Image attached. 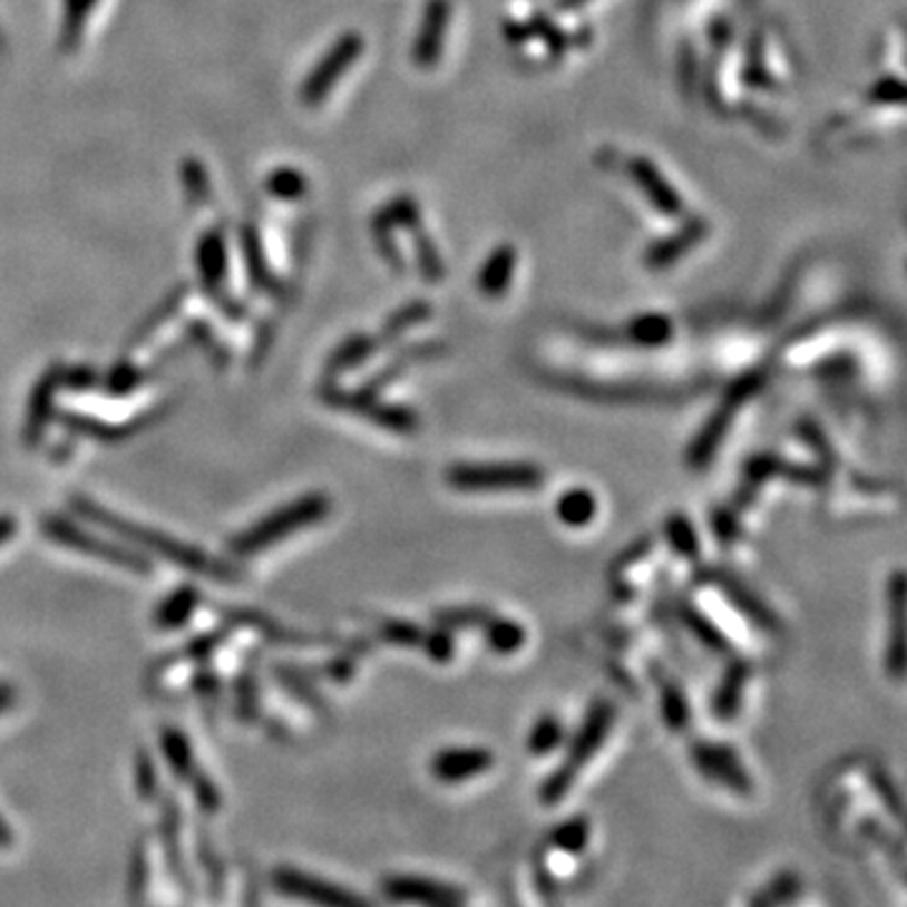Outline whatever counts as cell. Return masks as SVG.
Listing matches in <instances>:
<instances>
[{"label": "cell", "instance_id": "1", "mask_svg": "<svg viewBox=\"0 0 907 907\" xmlns=\"http://www.w3.org/2000/svg\"><path fill=\"white\" fill-rule=\"evenodd\" d=\"M69 505L76 515L89 519L91 525H99L101 529H106V533L124 539V543L137 545L142 553L167 559L169 565L179 567V570L195 573V575L209 577V581H220V583H237L245 577V573L240 570L237 565L212 557L209 553H205V549L192 547L187 543H182V539H177V537H169L164 533H157V529L131 523V519H127V517H119L117 513L106 509L91 497L74 495L69 499Z\"/></svg>", "mask_w": 907, "mask_h": 907}, {"label": "cell", "instance_id": "2", "mask_svg": "<svg viewBox=\"0 0 907 907\" xmlns=\"http://www.w3.org/2000/svg\"><path fill=\"white\" fill-rule=\"evenodd\" d=\"M615 716H617L615 703L607 699H597L593 706L587 709L581 729L575 731L570 744H567V754L559 761V767L553 774L543 781V787H539V802L555 807L570 794L577 777L583 774V769L591 764L597 751L603 749L605 739L611 737Z\"/></svg>", "mask_w": 907, "mask_h": 907}, {"label": "cell", "instance_id": "3", "mask_svg": "<svg viewBox=\"0 0 907 907\" xmlns=\"http://www.w3.org/2000/svg\"><path fill=\"white\" fill-rule=\"evenodd\" d=\"M331 509L333 501L325 491H308V495L293 499L291 505L277 507L275 513L257 519L253 527H247L245 533L230 539L227 543L230 555L253 557L257 553H263V549H270L275 543H280V539L323 523V519L331 515Z\"/></svg>", "mask_w": 907, "mask_h": 907}, {"label": "cell", "instance_id": "4", "mask_svg": "<svg viewBox=\"0 0 907 907\" xmlns=\"http://www.w3.org/2000/svg\"><path fill=\"white\" fill-rule=\"evenodd\" d=\"M451 489L465 495H501V491H537L545 471L533 461H457L447 469Z\"/></svg>", "mask_w": 907, "mask_h": 907}, {"label": "cell", "instance_id": "5", "mask_svg": "<svg viewBox=\"0 0 907 907\" xmlns=\"http://www.w3.org/2000/svg\"><path fill=\"white\" fill-rule=\"evenodd\" d=\"M38 533H41L46 539H51L53 545L71 549V553L106 559L109 565L121 567V570H129L134 575H152V570H154L149 559L144 557L139 549L94 535V533H89V529H84L81 525H76L74 519L64 517V515H43L41 519H38Z\"/></svg>", "mask_w": 907, "mask_h": 907}, {"label": "cell", "instance_id": "6", "mask_svg": "<svg viewBox=\"0 0 907 907\" xmlns=\"http://www.w3.org/2000/svg\"><path fill=\"white\" fill-rule=\"evenodd\" d=\"M761 386H764V376L761 371H749L741 376L739 381L731 383V389L723 396V401L716 407V411L711 413L709 421L703 423L701 431L693 437L691 447L686 451V461L693 469H706L713 457H716L723 439L731 431L733 421H737V413L744 409V403L754 396Z\"/></svg>", "mask_w": 907, "mask_h": 907}, {"label": "cell", "instance_id": "7", "mask_svg": "<svg viewBox=\"0 0 907 907\" xmlns=\"http://www.w3.org/2000/svg\"><path fill=\"white\" fill-rule=\"evenodd\" d=\"M321 399L325 407L338 409V411H349L353 417H365L376 427H381L391 433H399V437H411V433L419 431V413L401 407V403H386L381 399H376V393L371 391H349L341 389V386H325L321 391Z\"/></svg>", "mask_w": 907, "mask_h": 907}, {"label": "cell", "instance_id": "8", "mask_svg": "<svg viewBox=\"0 0 907 907\" xmlns=\"http://www.w3.org/2000/svg\"><path fill=\"white\" fill-rule=\"evenodd\" d=\"M691 759L701 777H706L713 784L731 791V794L737 797L754 794V779H751L744 761H741L737 751L731 749V744L711 739H696L691 744Z\"/></svg>", "mask_w": 907, "mask_h": 907}, {"label": "cell", "instance_id": "9", "mask_svg": "<svg viewBox=\"0 0 907 907\" xmlns=\"http://www.w3.org/2000/svg\"><path fill=\"white\" fill-rule=\"evenodd\" d=\"M701 581L716 587V591L731 603L733 611L744 615L747 621L751 625H757L759 631H764V633L781 631L779 615L771 611V607L761 601V597L751 591L744 581H739L733 573L721 570V567H709V570L701 573Z\"/></svg>", "mask_w": 907, "mask_h": 907}, {"label": "cell", "instance_id": "10", "mask_svg": "<svg viewBox=\"0 0 907 907\" xmlns=\"http://www.w3.org/2000/svg\"><path fill=\"white\" fill-rule=\"evenodd\" d=\"M270 882H273V887L280 895L298 897V900H305V903L328 905V907L369 905L365 897L343 890V887L321 880V877L293 870V867H277V870H273V875H270Z\"/></svg>", "mask_w": 907, "mask_h": 907}, {"label": "cell", "instance_id": "11", "mask_svg": "<svg viewBox=\"0 0 907 907\" xmlns=\"http://www.w3.org/2000/svg\"><path fill=\"white\" fill-rule=\"evenodd\" d=\"M383 895L393 903H419L433 907H454L467 900V895L449 882L431 880L421 875H389L381 882Z\"/></svg>", "mask_w": 907, "mask_h": 907}, {"label": "cell", "instance_id": "12", "mask_svg": "<svg viewBox=\"0 0 907 907\" xmlns=\"http://www.w3.org/2000/svg\"><path fill=\"white\" fill-rule=\"evenodd\" d=\"M771 477H789L794 479L797 485L817 487L819 481H822V471L815 467L794 465V461H784L779 459L777 454H759V457L749 459V465L744 467V481H741V489L737 495L739 507H749L751 497H754L759 487L767 485Z\"/></svg>", "mask_w": 907, "mask_h": 907}, {"label": "cell", "instance_id": "13", "mask_svg": "<svg viewBox=\"0 0 907 907\" xmlns=\"http://www.w3.org/2000/svg\"><path fill=\"white\" fill-rule=\"evenodd\" d=\"M159 837H162L164 860H167L169 875L175 877L179 890H185V895L192 900V895H195V880H192V872L185 860V849H182V812H179L177 799L172 794L162 797Z\"/></svg>", "mask_w": 907, "mask_h": 907}, {"label": "cell", "instance_id": "14", "mask_svg": "<svg viewBox=\"0 0 907 907\" xmlns=\"http://www.w3.org/2000/svg\"><path fill=\"white\" fill-rule=\"evenodd\" d=\"M220 615L230 628H245L257 633L260 638L273 645H291V648H305V645H315V635H308L303 631H293L283 625L275 617H270L260 611H247V607H220Z\"/></svg>", "mask_w": 907, "mask_h": 907}, {"label": "cell", "instance_id": "15", "mask_svg": "<svg viewBox=\"0 0 907 907\" xmlns=\"http://www.w3.org/2000/svg\"><path fill=\"white\" fill-rule=\"evenodd\" d=\"M495 767V754L481 747L441 749L431 759V774L441 784H461Z\"/></svg>", "mask_w": 907, "mask_h": 907}, {"label": "cell", "instance_id": "16", "mask_svg": "<svg viewBox=\"0 0 907 907\" xmlns=\"http://www.w3.org/2000/svg\"><path fill=\"white\" fill-rule=\"evenodd\" d=\"M709 230H711L709 220H703V217H691L686 222H681L679 230H673L671 235L655 240V243L645 250L643 265L648 270H655V273L673 267L681 257H686L691 250L709 235Z\"/></svg>", "mask_w": 907, "mask_h": 907}, {"label": "cell", "instance_id": "17", "mask_svg": "<svg viewBox=\"0 0 907 907\" xmlns=\"http://www.w3.org/2000/svg\"><path fill=\"white\" fill-rule=\"evenodd\" d=\"M451 21V0H429L423 8V18L413 41V64L419 69H433L439 64L443 51V38H447Z\"/></svg>", "mask_w": 907, "mask_h": 907}, {"label": "cell", "instance_id": "18", "mask_svg": "<svg viewBox=\"0 0 907 907\" xmlns=\"http://www.w3.org/2000/svg\"><path fill=\"white\" fill-rule=\"evenodd\" d=\"M159 413L162 411H152V413H144V417H137L131 421L111 423V421H104V419H96V417H86V413L66 411V413H61V427L66 431L76 433V437H86V439L104 441V443H117V441L137 437L142 429H147L149 423H154L159 419Z\"/></svg>", "mask_w": 907, "mask_h": 907}, {"label": "cell", "instance_id": "19", "mask_svg": "<svg viewBox=\"0 0 907 907\" xmlns=\"http://www.w3.org/2000/svg\"><path fill=\"white\" fill-rule=\"evenodd\" d=\"M628 172L645 197H648L651 205L661 212L665 217H681L683 215V199L669 179L661 175V169L655 167L651 159L635 157L628 164Z\"/></svg>", "mask_w": 907, "mask_h": 907}, {"label": "cell", "instance_id": "20", "mask_svg": "<svg viewBox=\"0 0 907 907\" xmlns=\"http://www.w3.org/2000/svg\"><path fill=\"white\" fill-rule=\"evenodd\" d=\"M729 665L723 671L716 691H713L711 711L719 721H731L739 716L741 706H744L747 686L751 681V673H754V665L747 659H737V655H729Z\"/></svg>", "mask_w": 907, "mask_h": 907}, {"label": "cell", "instance_id": "21", "mask_svg": "<svg viewBox=\"0 0 907 907\" xmlns=\"http://www.w3.org/2000/svg\"><path fill=\"white\" fill-rule=\"evenodd\" d=\"M59 386H61L59 369H51L41 381L36 383L31 401H28L26 423H23V443L28 449H36L46 437L48 423H51V417H53V396H56V391H59Z\"/></svg>", "mask_w": 907, "mask_h": 907}, {"label": "cell", "instance_id": "22", "mask_svg": "<svg viewBox=\"0 0 907 907\" xmlns=\"http://www.w3.org/2000/svg\"><path fill=\"white\" fill-rule=\"evenodd\" d=\"M887 601H890V621H893V635L887 641L885 651V671L893 679H903L905 673V645H903V631H905V575L897 570L893 575L890 585H887Z\"/></svg>", "mask_w": 907, "mask_h": 907}, {"label": "cell", "instance_id": "23", "mask_svg": "<svg viewBox=\"0 0 907 907\" xmlns=\"http://www.w3.org/2000/svg\"><path fill=\"white\" fill-rule=\"evenodd\" d=\"M515 267H517L515 245H509V243L497 245L495 250H491L477 275L479 293H485L487 298L505 295L509 291V283H513V277H515Z\"/></svg>", "mask_w": 907, "mask_h": 907}, {"label": "cell", "instance_id": "24", "mask_svg": "<svg viewBox=\"0 0 907 907\" xmlns=\"http://www.w3.org/2000/svg\"><path fill=\"white\" fill-rule=\"evenodd\" d=\"M361 48H363V43L355 33L341 38V41L335 43L333 51L328 53V59L321 64V69L313 74L311 86H308V96H311V99H318V96H323L328 89H331L338 76H341L355 61V56L361 53Z\"/></svg>", "mask_w": 907, "mask_h": 907}, {"label": "cell", "instance_id": "25", "mask_svg": "<svg viewBox=\"0 0 907 907\" xmlns=\"http://www.w3.org/2000/svg\"><path fill=\"white\" fill-rule=\"evenodd\" d=\"M675 613H679V621L683 623V628H686L693 638L703 645V648H709L716 655H733L731 641L716 628V623H713L711 617L703 615L691 601H679V605H675Z\"/></svg>", "mask_w": 907, "mask_h": 907}, {"label": "cell", "instance_id": "26", "mask_svg": "<svg viewBox=\"0 0 907 907\" xmlns=\"http://www.w3.org/2000/svg\"><path fill=\"white\" fill-rule=\"evenodd\" d=\"M202 601V593L195 585H182L175 593H169L154 611V625L159 631H179L182 625L195 615L197 605Z\"/></svg>", "mask_w": 907, "mask_h": 907}, {"label": "cell", "instance_id": "27", "mask_svg": "<svg viewBox=\"0 0 907 907\" xmlns=\"http://www.w3.org/2000/svg\"><path fill=\"white\" fill-rule=\"evenodd\" d=\"M273 675L280 683V689H285L295 701H301L305 709H311L318 716H325L328 701L321 696V691L313 686V679L305 671L295 669L291 663H275Z\"/></svg>", "mask_w": 907, "mask_h": 907}, {"label": "cell", "instance_id": "28", "mask_svg": "<svg viewBox=\"0 0 907 907\" xmlns=\"http://www.w3.org/2000/svg\"><path fill=\"white\" fill-rule=\"evenodd\" d=\"M659 681V703H661V719L671 731L681 733L691 726V703L686 691L681 689L679 681H673L669 673L655 675Z\"/></svg>", "mask_w": 907, "mask_h": 907}, {"label": "cell", "instance_id": "29", "mask_svg": "<svg viewBox=\"0 0 907 907\" xmlns=\"http://www.w3.org/2000/svg\"><path fill=\"white\" fill-rule=\"evenodd\" d=\"M481 635L489 645L491 653L497 655H515L525 648L527 631L523 623L513 621V617H501L491 613L485 623H481Z\"/></svg>", "mask_w": 907, "mask_h": 907}, {"label": "cell", "instance_id": "30", "mask_svg": "<svg viewBox=\"0 0 907 907\" xmlns=\"http://www.w3.org/2000/svg\"><path fill=\"white\" fill-rule=\"evenodd\" d=\"M555 515L565 527L583 529L597 517V497L585 487L567 489L555 501Z\"/></svg>", "mask_w": 907, "mask_h": 907}, {"label": "cell", "instance_id": "31", "mask_svg": "<svg viewBox=\"0 0 907 907\" xmlns=\"http://www.w3.org/2000/svg\"><path fill=\"white\" fill-rule=\"evenodd\" d=\"M230 631H233V628L225 625V628L195 635V638L187 641L185 645H182V648L172 651V653L164 655V659H159L157 669L167 671V669H175V665H182V663H205L209 655L215 653L220 645L230 638Z\"/></svg>", "mask_w": 907, "mask_h": 907}, {"label": "cell", "instance_id": "32", "mask_svg": "<svg viewBox=\"0 0 907 907\" xmlns=\"http://www.w3.org/2000/svg\"><path fill=\"white\" fill-rule=\"evenodd\" d=\"M159 744H162V754L167 759V764L172 769V774L177 779L187 781L192 774H195L197 769V761H195V751L189 747V739L175 726H164L159 731Z\"/></svg>", "mask_w": 907, "mask_h": 907}, {"label": "cell", "instance_id": "33", "mask_svg": "<svg viewBox=\"0 0 907 907\" xmlns=\"http://www.w3.org/2000/svg\"><path fill=\"white\" fill-rule=\"evenodd\" d=\"M379 338L373 335H351L349 341L338 345L331 359H328V376H341L359 369L379 349Z\"/></svg>", "mask_w": 907, "mask_h": 907}, {"label": "cell", "instance_id": "34", "mask_svg": "<svg viewBox=\"0 0 907 907\" xmlns=\"http://www.w3.org/2000/svg\"><path fill=\"white\" fill-rule=\"evenodd\" d=\"M802 877H799L794 870H784L779 872L777 877H771V880L761 887L757 895L749 897V905L754 907H777V905H789L802 897Z\"/></svg>", "mask_w": 907, "mask_h": 907}, {"label": "cell", "instance_id": "35", "mask_svg": "<svg viewBox=\"0 0 907 907\" xmlns=\"http://www.w3.org/2000/svg\"><path fill=\"white\" fill-rule=\"evenodd\" d=\"M663 535L669 539V547L683 559H699L701 555V539L696 527H693L691 517L683 513H673L665 517Z\"/></svg>", "mask_w": 907, "mask_h": 907}, {"label": "cell", "instance_id": "36", "mask_svg": "<svg viewBox=\"0 0 907 907\" xmlns=\"http://www.w3.org/2000/svg\"><path fill=\"white\" fill-rule=\"evenodd\" d=\"M628 335L635 345L643 349H659L673 338V321L663 313H645L633 318L628 325Z\"/></svg>", "mask_w": 907, "mask_h": 907}, {"label": "cell", "instance_id": "37", "mask_svg": "<svg viewBox=\"0 0 907 907\" xmlns=\"http://www.w3.org/2000/svg\"><path fill=\"white\" fill-rule=\"evenodd\" d=\"M433 313V308L429 301H411L403 308H399L389 321L383 323L381 328V335H379V343H396L403 333H409L411 328H417L421 323H427Z\"/></svg>", "mask_w": 907, "mask_h": 907}, {"label": "cell", "instance_id": "38", "mask_svg": "<svg viewBox=\"0 0 907 907\" xmlns=\"http://www.w3.org/2000/svg\"><path fill=\"white\" fill-rule=\"evenodd\" d=\"M547 842L565 855L585 852L587 842H591V819L581 815L565 819V822H559L553 832H549Z\"/></svg>", "mask_w": 907, "mask_h": 907}, {"label": "cell", "instance_id": "39", "mask_svg": "<svg viewBox=\"0 0 907 907\" xmlns=\"http://www.w3.org/2000/svg\"><path fill=\"white\" fill-rule=\"evenodd\" d=\"M495 613L485 605H457V607H439L433 611V625L447 631H479L481 623Z\"/></svg>", "mask_w": 907, "mask_h": 907}, {"label": "cell", "instance_id": "40", "mask_svg": "<svg viewBox=\"0 0 907 907\" xmlns=\"http://www.w3.org/2000/svg\"><path fill=\"white\" fill-rule=\"evenodd\" d=\"M563 739H565L563 721H559L555 713H543V716L533 723V729H529L527 751L533 757H547L563 744Z\"/></svg>", "mask_w": 907, "mask_h": 907}, {"label": "cell", "instance_id": "41", "mask_svg": "<svg viewBox=\"0 0 907 907\" xmlns=\"http://www.w3.org/2000/svg\"><path fill=\"white\" fill-rule=\"evenodd\" d=\"M235 713L240 721L253 723L260 716V689L253 669H245L235 679Z\"/></svg>", "mask_w": 907, "mask_h": 907}, {"label": "cell", "instance_id": "42", "mask_svg": "<svg viewBox=\"0 0 907 907\" xmlns=\"http://www.w3.org/2000/svg\"><path fill=\"white\" fill-rule=\"evenodd\" d=\"M409 230L413 235V247H417V257H419V267H421L423 277H427L429 283H439V280L447 275V267H443V263H441L437 245L431 243L429 233L427 230H421L419 222Z\"/></svg>", "mask_w": 907, "mask_h": 907}, {"label": "cell", "instance_id": "43", "mask_svg": "<svg viewBox=\"0 0 907 907\" xmlns=\"http://www.w3.org/2000/svg\"><path fill=\"white\" fill-rule=\"evenodd\" d=\"M147 885H149V855H147V842L139 839V842L134 845L131 862H129V880H127L129 903L147 900Z\"/></svg>", "mask_w": 907, "mask_h": 907}, {"label": "cell", "instance_id": "44", "mask_svg": "<svg viewBox=\"0 0 907 907\" xmlns=\"http://www.w3.org/2000/svg\"><path fill=\"white\" fill-rule=\"evenodd\" d=\"M134 789L144 802H154L159 797V774L154 757L147 749H139L134 757Z\"/></svg>", "mask_w": 907, "mask_h": 907}, {"label": "cell", "instance_id": "45", "mask_svg": "<svg viewBox=\"0 0 907 907\" xmlns=\"http://www.w3.org/2000/svg\"><path fill=\"white\" fill-rule=\"evenodd\" d=\"M187 784H189L192 797H195V804H197V809H199L202 815L212 817V815L220 812L222 794H220L217 784H215V781H212V777L207 774L205 769L197 767L195 774H192V777L187 779Z\"/></svg>", "mask_w": 907, "mask_h": 907}, {"label": "cell", "instance_id": "46", "mask_svg": "<svg viewBox=\"0 0 907 907\" xmlns=\"http://www.w3.org/2000/svg\"><path fill=\"white\" fill-rule=\"evenodd\" d=\"M423 631L421 625L411 623V621H399V617H391V621H383L379 625V635L391 645H399V648H421V641H423Z\"/></svg>", "mask_w": 907, "mask_h": 907}, {"label": "cell", "instance_id": "47", "mask_svg": "<svg viewBox=\"0 0 907 907\" xmlns=\"http://www.w3.org/2000/svg\"><path fill=\"white\" fill-rule=\"evenodd\" d=\"M197 857H199L202 867H205L212 897H220L222 887H225V867H222L217 849L212 847L209 837L205 832H197Z\"/></svg>", "mask_w": 907, "mask_h": 907}, {"label": "cell", "instance_id": "48", "mask_svg": "<svg viewBox=\"0 0 907 907\" xmlns=\"http://www.w3.org/2000/svg\"><path fill=\"white\" fill-rule=\"evenodd\" d=\"M421 651L429 655L431 661L437 663H449L454 659V653H457V641H454V631L447 628H433L423 633V641H421Z\"/></svg>", "mask_w": 907, "mask_h": 907}, {"label": "cell", "instance_id": "49", "mask_svg": "<svg viewBox=\"0 0 907 907\" xmlns=\"http://www.w3.org/2000/svg\"><path fill=\"white\" fill-rule=\"evenodd\" d=\"M867 99L877 106H900L905 101V86L897 76H882L867 94Z\"/></svg>", "mask_w": 907, "mask_h": 907}, {"label": "cell", "instance_id": "50", "mask_svg": "<svg viewBox=\"0 0 907 907\" xmlns=\"http://www.w3.org/2000/svg\"><path fill=\"white\" fill-rule=\"evenodd\" d=\"M529 31H533V36L543 38L549 51H553L555 56L565 53L567 48H570V36H567L565 31H559V28L553 21H547V18H535V21L529 23Z\"/></svg>", "mask_w": 907, "mask_h": 907}, {"label": "cell", "instance_id": "51", "mask_svg": "<svg viewBox=\"0 0 907 907\" xmlns=\"http://www.w3.org/2000/svg\"><path fill=\"white\" fill-rule=\"evenodd\" d=\"M142 383V373L131 365H119L109 373V379L104 381V391L111 396H127Z\"/></svg>", "mask_w": 907, "mask_h": 907}, {"label": "cell", "instance_id": "52", "mask_svg": "<svg viewBox=\"0 0 907 907\" xmlns=\"http://www.w3.org/2000/svg\"><path fill=\"white\" fill-rule=\"evenodd\" d=\"M192 691H195L202 699H217L222 691V679L217 675V671L202 665V671L192 675Z\"/></svg>", "mask_w": 907, "mask_h": 907}, {"label": "cell", "instance_id": "53", "mask_svg": "<svg viewBox=\"0 0 907 907\" xmlns=\"http://www.w3.org/2000/svg\"><path fill=\"white\" fill-rule=\"evenodd\" d=\"M61 383L69 386V389H74V391H89L96 383H99V379H96V373L91 369H76L66 376L61 373Z\"/></svg>", "mask_w": 907, "mask_h": 907}, {"label": "cell", "instance_id": "54", "mask_svg": "<svg viewBox=\"0 0 907 907\" xmlns=\"http://www.w3.org/2000/svg\"><path fill=\"white\" fill-rule=\"evenodd\" d=\"M713 529H716V535L723 543V547H729L733 543V537H737V529H739L737 517L723 509V513H719L716 517H713Z\"/></svg>", "mask_w": 907, "mask_h": 907}, {"label": "cell", "instance_id": "55", "mask_svg": "<svg viewBox=\"0 0 907 907\" xmlns=\"http://www.w3.org/2000/svg\"><path fill=\"white\" fill-rule=\"evenodd\" d=\"M653 549V537H645V539H641L638 545L635 547H631V549H625V553L617 557V563H615V570H623V567H631L633 563H638L641 557H645L648 555Z\"/></svg>", "mask_w": 907, "mask_h": 907}, {"label": "cell", "instance_id": "56", "mask_svg": "<svg viewBox=\"0 0 907 907\" xmlns=\"http://www.w3.org/2000/svg\"><path fill=\"white\" fill-rule=\"evenodd\" d=\"M18 701V691L11 681H0V713L11 711Z\"/></svg>", "mask_w": 907, "mask_h": 907}, {"label": "cell", "instance_id": "57", "mask_svg": "<svg viewBox=\"0 0 907 907\" xmlns=\"http://www.w3.org/2000/svg\"><path fill=\"white\" fill-rule=\"evenodd\" d=\"M18 533V523L13 515H0V547H3L8 539H13Z\"/></svg>", "mask_w": 907, "mask_h": 907}, {"label": "cell", "instance_id": "58", "mask_svg": "<svg viewBox=\"0 0 907 907\" xmlns=\"http://www.w3.org/2000/svg\"><path fill=\"white\" fill-rule=\"evenodd\" d=\"M11 845H13V829L3 817H0V849H8Z\"/></svg>", "mask_w": 907, "mask_h": 907}, {"label": "cell", "instance_id": "59", "mask_svg": "<svg viewBox=\"0 0 907 907\" xmlns=\"http://www.w3.org/2000/svg\"><path fill=\"white\" fill-rule=\"evenodd\" d=\"M585 3H591V0H557L555 8L559 13H573L577 8H583Z\"/></svg>", "mask_w": 907, "mask_h": 907}]
</instances>
